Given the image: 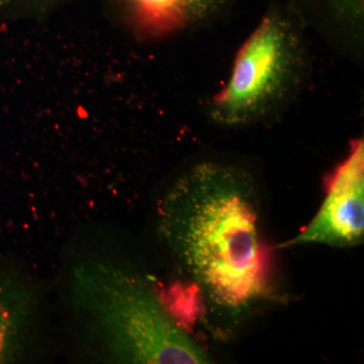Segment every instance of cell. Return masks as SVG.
<instances>
[{"label":"cell","mask_w":364,"mask_h":364,"mask_svg":"<svg viewBox=\"0 0 364 364\" xmlns=\"http://www.w3.org/2000/svg\"><path fill=\"white\" fill-rule=\"evenodd\" d=\"M296 7L273 2L237 52L231 74L208 105L213 123L241 128L277 114L305 81L308 50Z\"/></svg>","instance_id":"cell-3"},{"label":"cell","mask_w":364,"mask_h":364,"mask_svg":"<svg viewBox=\"0 0 364 364\" xmlns=\"http://www.w3.org/2000/svg\"><path fill=\"white\" fill-rule=\"evenodd\" d=\"M364 238V143L350 144L343 161L328 177L326 195L312 221L280 247L323 244L354 247Z\"/></svg>","instance_id":"cell-4"},{"label":"cell","mask_w":364,"mask_h":364,"mask_svg":"<svg viewBox=\"0 0 364 364\" xmlns=\"http://www.w3.org/2000/svg\"><path fill=\"white\" fill-rule=\"evenodd\" d=\"M65 0H0V18L43 14Z\"/></svg>","instance_id":"cell-8"},{"label":"cell","mask_w":364,"mask_h":364,"mask_svg":"<svg viewBox=\"0 0 364 364\" xmlns=\"http://www.w3.org/2000/svg\"><path fill=\"white\" fill-rule=\"evenodd\" d=\"M72 311L83 343L111 363H208L139 273L102 258L72 269Z\"/></svg>","instance_id":"cell-2"},{"label":"cell","mask_w":364,"mask_h":364,"mask_svg":"<svg viewBox=\"0 0 364 364\" xmlns=\"http://www.w3.org/2000/svg\"><path fill=\"white\" fill-rule=\"evenodd\" d=\"M236 0H107V6L147 36L195 30L226 16Z\"/></svg>","instance_id":"cell-5"},{"label":"cell","mask_w":364,"mask_h":364,"mask_svg":"<svg viewBox=\"0 0 364 364\" xmlns=\"http://www.w3.org/2000/svg\"><path fill=\"white\" fill-rule=\"evenodd\" d=\"M160 232L205 309L236 320L267 291V257L255 181L245 170L203 162L160 205Z\"/></svg>","instance_id":"cell-1"},{"label":"cell","mask_w":364,"mask_h":364,"mask_svg":"<svg viewBox=\"0 0 364 364\" xmlns=\"http://www.w3.org/2000/svg\"><path fill=\"white\" fill-rule=\"evenodd\" d=\"M303 20L313 18L320 23H327L339 30H354L363 28V0H289ZM310 18V20H311Z\"/></svg>","instance_id":"cell-7"},{"label":"cell","mask_w":364,"mask_h":364,"mask_svg":"<svg viewBox=\"0 0 364 364\" xmlns=\"http://www.w3.org/2000/svg\"><path fill=\"white\" fill-rule=\"evenodd\" d=\"M38 301L31 282L0 267V364L18 363L33 337Z\"/></svg>","instance_id":"cell-6"}]
</instances>
